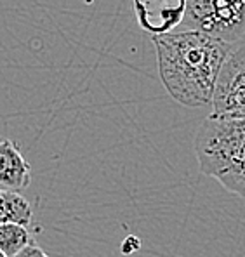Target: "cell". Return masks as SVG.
<instances>
[{
  "instance_id": "cell-3",
  "label": "cell",
  "mask_w": 245,
  "mask_h": 257,
  "mask_svg": "<svg viewBox=\"0 0 245 257\" xmlns=\"http://www.w3.org/2000/svg\"><path fill=\"white\" fill-rule=\"evenodd\" d=\"M183 28L236 45L245 37V0H184Z\"/></svg>"
},
{
  "instance_id": "cell-10",
  "label": "cell",
  "mask_w": 245,
  "mask_h": 257,
  "mask_svg": "<svg viewBox=\"0 0 245 257\" xmlns=\"http://www.w3.org/2000/svg\"><path fill=\"white\" fill-rule=\"evenodd\" d=\"M0 257H7V255H4V254H2V252H0Z\"/></svg>"
},
{
  "instance_id": "cell-4",
  "label": "cell",
  "mask_w": 245,
  "mask_h": 257,
  "mask_svg": "<svg viewBox=\"0 0 245 257\" xmlns=\"http://www.w3.org/2000/svg\"><path fill=\"white\" fill-rule=\"evenodd\" d=\"M216 118H245V44L233 45L221 66L212 94Z\"/></svg>"
},
{
  "instance_id": "cell-9",
  "label": "cell",
  "mask_w": 245,
  "mask_h": 257,
  "mask_svg": "<svg viewBox=\"0 0 245 257\" xmlns=\"http://www.w3.org/2000/svg\"><path fill=\"white\" fill-rule=\"evenodd\" d=\"M14 257H49V255L45 254L44 248H40L39 245L32 241V243L26 245V247L23 248V250L18 252V254L14 255Z\"/></svg>"
},
{
  "instance_id": "cell-5",
  "label": "cell",
  "mask_w": 245,
  "mask_h": 257,
  "mask_svg": "<svg viewBox=\"0 0 245 257\" xmlns=\"http://www.w3.org/2000/svg\"><path fill=\"white\" fill-rule=\"evenodd\" d=\"M134 11L139 26L152 37L174 32L183 25L184 0H134Z\"/></svg>"
},
{
  "instance_id": "cell-2",
  "label": "cell",
  "mask_w": 245,
  "mask_h": 257,
  "mask_svg": "<svg viewBox=\"0 0 245 257\" xmlns=\"http://www.w3.org/2000/svg\"><path fill=\"white\" fill-rule=\"evenodd\" d=\"M200 171L245 198V118L203 120L195 138Z\"/></svg>"
},
{
  "instance_id": "cell-6",
  "label": "cell",
  "mask_w": 245,
  "mask_h": 257,
  "mask_svg": "<svg viewBox=\"0 0 245 257\" xmlns=\"http://www.w3.org/2000/svg\"><path fill=\"white\" fill-rule=\"evenodd\" d=\"M32 183V165L11 139L0 138V191L21 193Z\"/></svg>"
},
{
  "instance_id": "cell-1",
  "label": "cell",
  "mask_w": 245,
  "mask_h": 257,
  "mask_svg": "<svg viewBox=\"0 0 245 257\" xmlns=\"http://www.w3.org/2000/svg\"><path fill=\"white\" fill-rule=\"evenodd\" d=\"M158 73L169 96L188 108L209 106L221 66L233 45L197 30L152 37Z\"/></svg>"
},
{
  "instance_id": "cell-7",
  "label": "cell",
  "mask_w": 245,
  "mask_h": 257,
  "mask_svg": "<svg viewBox=\"0 0 245 257\" xmlns=\"http://www.w3.org/2000/svg\"><path fill=\"white\" fill-rule=\"evenodd\" d=\"M33 222V209L21 193L0 191V224H18L28 229Z\"/></svg>"
},
{
  "instance_id": "cell-8",
  "label": "cell",
  "mask_w": 245,
  "mask_h": 257,
  "mask_svg": "<svg viewBox=\"0 0 245 257\" xmlns=\"http://www.w3.org/2000/svg\"><path fill=\"white\" fill-rule=\"evenodd\" d=\"M30 231L18 224H0V252L7 257H14L20 250L32 243Z\"/></svg>"
}]
</instances>
